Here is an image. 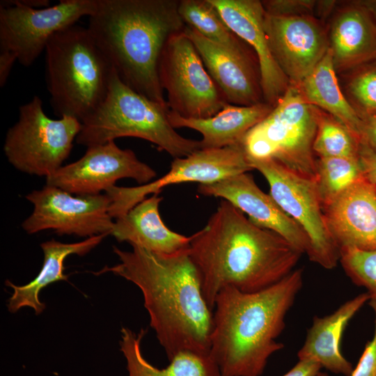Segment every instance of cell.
<instances>
[{"instance_id": "6da1fadb", "label": "cell", "mask_w": 376, "mask_h": 376, "mask_svg": "<svg viewBox=\"0 0 376 376\" xmlns=\"http://www.w3.org/2000/svg\"><path fill=\"white\" fill-rule=\"evenodd\" d=\"M190 237L189 256L212 311L223 288L264 290L291 273L302 255L283 237L256 225L224 199L206 225Z\"/></svg>"}, {"instance_id": "7a4b0ae2", "label": "cell", "mask_w": 376, "mask_h": 376, "mask_svg": "<svg viewBox=\"0 0 376 376\" xmlns=\"http://www.w3.org/2000/svg\"><path fill=\"white\" fill-rule=\"evenodd\" d=\"M132 247L113 246L120 263L95 274L110 272L139 288L150 327L169 360L183 351L210 354L213 311L204 299L189 249L164 254Z\"/></svg>"}, {"instance_id": "3957f363", "label": "cell", "mask_w": 376, "mask_h": 376, "mask_svg": "<svg viewBox=\"0 0 376 376\" xmlns=\"http://www.w3.org/2000/svg\"><path fill=\"white\" fill-rule=\"evenodd\" d=\"M303 285V269H294L260 291L244 292L233 287L217 295L210 355L221 376H260L272 354L284 347L276 338L285 316Z\"/></svg>"}, {"instance_id": "277c9868", "label": "cell", "mask_w": 376, "mask_h": 376, "mask_svg": "<svg viewBox=\"0 0 376 376\" xmlns=\"http://www.w3.org/2000/svg\"><path fill=\"white\" fill-rule=\"evenodd\" d=\"M178 4V0H100L87 27L120 80L164 105L158 66L169 38L186 26Z\"/></svg>"}, {"instance_id": "5b68a950", "label": "cell", "mask_w": 376, "mask_h": 376, "mask_svg": "<svg viewBox=\"0 0 376 376\" xmlns=\"http://www.w3.org/2000/svg\"><path fill=\"white\" fill-rule=\"evenodd\" d=\"M45 77L55 113L81 123L105 99L113 68L88 28L77 24L52 36L45 48Z\"/></svg>"}, {"instance_id": "8992f818", "label": "cell", "mask_w": 376, "mask_h": 376, "mask_svg": "<svg viewBox=\"0 0 376 376\" xmlns=\"http://www.w3.org/2000/svg\"><path fill=\"white\" fill-rule=\"evenodd\" d=\"M169 108L136 92L114 70L107 95L82 121L76 142L90 147L121 137H136L156 145L174 159L201 149L200 141L187 139L171 125Z\"/></svg>"}, {"instance_id": "52a82bcc", "label": "cell", "mask_w": 376, "mask_h": 376, "mask_svg": "<svg viewBox=\"0 0 376 376\" xmlns=\"http://www.w3.org/2000/svg\"><path fill=\"white\" fill-rule=\"evenodd\" d=\"M320 112L304 98L297 85L290 84L271 112L244 137L247 158L274 160L316 182L313 143Z\"/></svg>"}, {"instance_id": "ba28073f", "label": "cell", "mask_w": 376, "mask_h": 376, "mask_svg": "<svg viewBox=\"0 0 376 376\" xmlns=\"http://www.w3.org/2000/svg\"><path fill=\"white\" fill-rule=\"evenodd\" d=\"M81 127L72 116H47L42 101L36 95L19 107L18 120L6 136L5 155L18 171L47 178L63 166Z\"/></svg>"}, {"instance_id": "9c48e42d", "label": "cell", "mask_w": 376, "mask_h": 376, "mask_svg": "<svg viewBox=\"0 0 376 376\" xmlns=\"http://www.w3.org/2000/svg\"><path fill=\"white\" fill-rule=\"evenodd\" d=\"M158 76L167 93L169 110L183 118H208L228 104L183 31L167 40L159 58Z\"/></svg>"}, {"instance_id": "30bf717a", "label": "cell", "mask_w": 376, "mask_h": 376, "mask_svg": "<svg viewBox=\"0 0 376 376\" xmlns=\"http://www.w3.org/2000/svg\"><path fill=\"white\" fill-rule=\"evenodd\" d=\"M248 160L267 180L270 196L307 235L310 260L327 269L334 268L340 251L327 227L316 182L272 159Z\"/></svg>"}, {"instance_id": "8fae6325", "label": "cell", "mask_w": 376, "mask_h": 376, "mask_svg": "<svg viewBox=\"0 0 376 376\" xmlns=\"http://www.w3.org/2000/svg\"><path fill=\"white\" fill-rule=\"evenodd\" d=\"M100 0H61L43 8H32L17 0L0 2V49L13 52L17 61L31 65L45 50L53 35L97 10Z\"/></svg>"}, {"instance_id": "7c38bea8", "label": "cell", "mask_w": 376, "mask_h": 376, "mask_svg": "<svg viewBox=\"0 0 376 376\" xmlns=\"http://www.w3.org/2000/svg\"><path fill=\"white\" fill-rule=\"evenodd\" d=\"M33 205L31 215L22 224L29 234L52 230L59 235L88 238L111 235L114 221L109 194L74 196L60 188L45 185L26 196Z\"/></svg>"}, {"instance_id": "4fadbf2b", "label": "cell", "mask_w": 376, "mask_h": 376, "mask_svg": "<svg viewBox=\"0 0 376 376\" xmlns=\"http://www.w3.org/2000/svg\"><path fill=\"white\" fill-rule=\"evenodd\" d=\"M253 169L242 143L199 149L189 156L174 159L169 171L152 182L132 187L115 185L105 193L112 199L111 215L116 219L148 194H159L166 186L184 182L210 184Z\"/></svg>"}, {"instance_id": "5bb4252c", "label": "cell", "mask_w": 376, "mask_h": 376, "mask_svg": "<svg viewBox=\"0 0 376 376\" xmlns=\"http://www.w3.org/2000/svg\"><path fill=\"white\" fill-rule=\"evenodd\" d=\"M156 175L132 150L122 149L112 141L87 147L80 159L47 177L46 185L73 195H97L107 191L120 179L132 178L145 185Z\"/></svg>"}, {"instance_id": "9a60e30c", "label": "cell", "mask_w": 376, "mask_h": 376, "mask_svg": "<svg viewBox=\"0 0 376 376\" xmlns=\"http://www.w3.org/2000/svg\"><path fill=\"white\" fill-rule=\"evenodd\" d=\"M264 27L272 56L290 84L299 85L329 49L324 29L311 15L265 12Z\"/></svg>"}, {"instance_id": "2e32d148", "label": "cell", "mask_w": 376, "mask_h": 376, "mask_svg": "<svg viewBox=\"0 0 376 376\" xmlns=\"http://www.w3.org/2000/svg\"><path fill=\"white\" fill-rule=\"evenodd\" d=\"M199 194L219 197L248 215L256 225L279 234L302 254H308L311 243L303 229L263 191L251 175L244 173L210 184H199Z\"/></svg>"}, {"instance_id": "e0dca14e", "label": "cell", "mask_w": 376, "mask_h": 376, "mask_svg": "<svg viewBox=\"0 0 376 376\" xmlns=\"http://www.w3.org/2000/svg\"><path fill=\"white\" fill-rule=\"evenodd\" d=\"M226 25L256 54L265 103L274 107L290 86L271 52L264 20L265 10L258 0H210Z\"/></svg>"}, {"instance_id": "ac0fdd59", "label": "cell", "mask_w": 376, "mask_h": 376, "mask_svg": "<svg viewBox=\"0 0 376 376\" xmlns=\"http://www.w3.org/2000/svg\"><path fill=\"white\" fill-rule=\"evenodd\" d=\"M183 31L194 45L207 72L228 104L251 106L265 102L260 71L256 68L252 54L213 42L188 25Z\"/></svg>"}, {"instance_id": "d6986e66", "label": "cell", "mask_w": 376, "mask_h": 376, "mask_svg": "<svg viewBox=\"0 0 376 376\" xmlns=\"http://www.w3.org/2000/svg\"><path fill=\"white\" fill-rule=\"evenodd\" d=\"M322 210L339 251L376 249V184L366 176L322 205Z\"/></svg>"}, {"instance_id": "ffe728a7", "label": "cell", "mask_w": 376, "mask_h": 376, "mask_svg": "<svg viewBox=\"0 0 376 376\" xmlns=\"http://www.w3.org/2000/svg\"><path fill=\"white\" fill-rule=\"evenodd\" d=\"M329 41L336 70L375 61L376 16L363 1L343 8L332 22Z\"/></svg>"}, {"instance_id": "44dd1931", "label": "cell", "mask_w": 376, "mask_h": 376, "mask_svg": "<svg viewBox=\"0 0 376 376\" xmlns=\"http://www.w3.org/2000/svg\"><path fill=\"white\" fill-rule=\"evenodd\" d=\"M162 197L155 194L146 198L125 215L116 219L111 235L146 250L172 254L189 249L191 237L170 230L159 214Z\"/></svg>"}, {"instance_id": "7402d4cb", "label": "cell", "mask_w": 376, "mask_h": 376, "mask_svg": "<svg viewBox=\"0 0 376 376\" xmlns=\"http://www.w3.org/2000/svg\"><path fill=\"white\" fill-rule=\"evenodd\" d=\"M368 300V293H361L330 315L315 316L297 353L299 360L313 359L334 373L350 376L353 368L341 352L342 336L349 321Z\"/></svg>"}, {"instance_id": "603a6c76", "label": "cell", "mask_w": 376, "mask_h": 376, "mask_svg": "<svg viewBox=\"0 0 376 376\" xmlns=\"http://www.w3.org/2000/svg\"><path fill=\"white\" fill-rule=\"evenodd\" d=\"M274 107L262 102L251 106L230 104L215 116L205 119L183 118L169 111V121L175 129L187 127L202 135L201 149H217L241 144L246 133L263 120Z\"/></svg>"}, {"instance_id": "cb8c5ba5", "label": "cell", "mask_w": 376, "mask_h": 376, "mask_svg": "<svg viewBox=\"0 0 376 376\" xmlns=\"http://www.w3.org/2000/svg\"><path fill=\"white\" fill-rule=\"evenodd\" d=\"M102 234L86 238L75 243H63L55 240L40 244L44 254L42 267L38 275L29 283L17 285L7 280L6 285L13 289L8 302V309L15 313L22 308L29 307L36 315L40 314L45 304L39 299L40 292L46 286L58 281H67L68 275L64 274L65 258L72 254L82 256L95 248L107 236Z\"/></svg>"}, {"instance_id": "d4e9b609", "label": "cell", "mask_w": 376, "mask_h": 376, "mask_svg": "<svg viewBox=\"0 0 376 376\" xmlns=\"http://www.w3.org/2000/svg\"><path fill=\"white\" fill-rule=\"evenodd\" d=\"M297 86L311 104L333 116L363 140V119L340 88L329 47L311 73Z\"/></svg>"}, {"instance_id": "484cf974", "label": "cell", "mask_w": 376, "mask_h": 376, "mask_svg": "<svg viewBox=\"0 0 376 376\" xmlns=\"http://www.w3.org/2000/svg\"><path fill=\"white\" fill-rule=\"evenodd\" d=\"M120 350L126 361L129 376H221L210 354L191 351L180 352L164 368L150 363L143 356L141 342L146 334L141 329L137 334L127 327L120 330Z\"/></svg>"}, {"instance_id": "4316f807", "label": "cell", "mask_w": 376, "mask_h": 376, "mask_svg": "<svg viewBox=\"0 0 376 376\" xmlns=\"http://www.w3.org/2000/svg\"><path fill=\"white\" fill-rule=\"evenodd\" d=\"M178 12L186 25L205 38L233 51L252 54L210 0H180Z\"/></svg>"}, {"instance_id": "83f0119b", "label": "cell", "mask_w": 376, "mask_h": 376, "mask_svg": "<svg viewBox=\"0 0 376 376\" xmlns=\"http://www.w3.org/2000/svg\"><path fill=\"white\" fill-rule=\"evenodd\" d=\"M316 170V184L322 205L365 176L359 157H319Z\"/></svg>"}, {"instance_id": "f1b7e54d", "label": "cell", "mask_w": 376, "mask_h": 376, "mask_svg": "<svg viewBox=\"0 0 376 376\" xmlns=\"http://www.w3.org/2000/svg\"><path fill=\"white\" fill-rule=\"evenodd\" d=\"M363 140L331 115L321 110L313 150L318 157H359Z\"/></svg>"}, {"instance_id": "f546056e", "label": "cell", "mask_w": 376, "mask_h": 376, "mask_svg": "<svg viewBox=\"0 0 376 376\" xmlns=\"http://www.w3.org/2000/svg\"><path fill=\"white\" fill-rule=\"evenodd\" d=\"M340 261L350 279L356 285L367 289L369 301L376 303V249H340Z\"/></svg>"}, {"instance_id": "4dcf8cb0", "label": "cell", "mask_w": 376, "mask_h": 376, "mask_svg": "<svg viewBox=\"0 0 376 376\" xmlns=\"http://www.w3.org/2000/svg\"><path fill=\"white\" fill-rule=\"evenodd\" d=\"M362 65L348 83V90L363 116L376 114V63Z\"/></svg>"}, {"instance_id": "1f68e13d", "label": "cell", "mask_w": 376, "mask_h": 376, "mask_svg": "<svg viewBox=\"0 0 376 376\" xmlns=\"http://www.w3.org/2000/svg\"><path fill=\"white\" fill-rule=\"evenodd\" d=\"M265 12L275 15H310L316 4L314 1L271 0L263 1Z\"/></svg>"}, {"instance_id": "d6a6232c", "label": "cell", "mask_w": 376, "mask_h": 376, "mask_svg": "<svg viewBox=\"0 0 376 376\" xmlns=\"http://www.w3.org/2000/svg\"><path fill=\"white\" fill-rule=\"evenodd\" d=\"M375 313V327L372 339L368 341L350 376H376V303L370 301Z\"/></svg>"}, {"instance_id": "836d02e7", "label": "cell", "mask_w": 376, "mask_h": 376, "mask_svg": "<svg viewBox=\"0 0 376 376\" xmlns=\"http://www.w3.org/2000/svg\"><path fill=\"white\" fill-rule=\"evenodd\" d=\"M359 158L365 176L376 184V149L362 141L359 146Z\"/></svg>"}, {"instance_id": "e575fe53", "label": "cell", "mask_w": 376, "mask_h": 376, "mask_svg": "<svg viewBox=\"0 0 376 376\" xmlns=\"http://www.w3.org/2000/svg\"><path fill=\"white\" fill-rule=\"evenodd\" d=\"M321 368V366L313 359L299 360L295 366L282 376H316Z\"/></svg>"}, {"instance_id": "d590c367", "label": "cell", "mask_w": 376, "mask_h": 376, "mask_svg": "<svg viewBox=\"0 0 376 376\" xmlns=\"http://www.w3.org/2000/svg\"><path fill=\"white\" fill-rule=\"evenodd\" d=\"M17 56L12 52L6 49L0 51V86L3 87L7 82Z\"/></svg>"}, {"instance_id": "8d00e7d4", "label": "cell", "mask_w": 376, "mask_h": 376, "mask_svg": "<svg viewBox=\"0 0 376 376\" xmlns=\"http://www.w3.org/2000/svg\"><path fill=\"white\" fill-rule=\"evenodd\" d=\"M363 140L376 149V114L363 116Z\"/></svg>"}, {"instance_id": "74e56055", "label": "cell", "mask_w": 376, "mask_h": 376, "mask_svg": "<svg viewBox=\"0 0 376 376\" xmlns=\"http://www.w3.org/2000/svg\"><path fill=\"white\" fill-rule=\"evenodd\" d=\"M363 2L376 16V1H367Z\"/></svg>"}, {"instance_id": "f35d334b", "label": "cell", "mask_w": 376, "mask_h": 376, "mask_svg": "<svg viewBox=\"0 0 376 376\" xmlns=\"http://www.w3.org/2000/svg\"><path fill=\"white\" fill-rule=\"evenodd\" d=\"M316 376H328V375L325 373L320 372Z\"/></svg>"}]
</instances>
